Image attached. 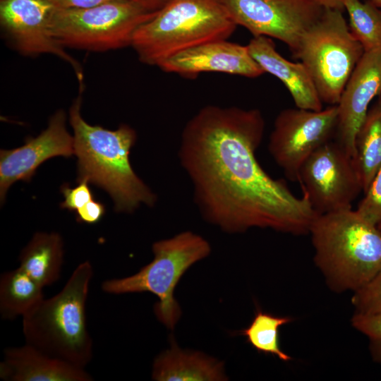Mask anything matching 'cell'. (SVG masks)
<instances>
[{"instance_id":"cell-1","label":"cell","mask_w":381,"mask_h":381,"mask_svg":"<svg viewBox=\"0 0 381 381\" xmlns=\"http://www.w3.org/2000/svg\"><path fill=\"white\" fill-rule=\"evenodd\" d=\"M265 129L259 109L238 107L206 105L187 121L178 157L194 202L205 221L227 233L258 227L308 234L318 214L257 159Z\"/></svg>"},{"instance_id":"cell-2","label":"cell","mask_w":381,"mask_h":381,"mask_svg":"<svg viewBox=\"0 0 381 381\" xmlns=\"http://www.w3.org/2000/svg\"><path fill=\"white\" fill-rule=\"evenodd\" d=\"M81 102L80 94L70 109L78 182L86 181L105 190L117 212L131 213L142 204L154 206L157 195L137 176L129 160L137 138L134 129L122 124L110 131L87 123L80 114Z\"/></svg>"},{"instance_id":"cell-3","label":"cell","mask_w":381,"mask_h":381,"mask_svg":"<svg viewBox=\"0 0 381 381\" xmlns=\"http://www.w3.org/2000/svg\"><path fill=\"white\" fill-rule=\"evenodd\" d=\"M309 233L314 261L329 286L353 292L381 270V231L352 208L318 214Z\"/></svg>"},{"instance_id":"cell-4","label":"cell","mask_w":381,"mask_h":381,"mask_svg":"<svg viewBox=\"0 0 381 381\" xmlns=\"http://www.w3.org/2000/svg\"><path fill=\"white\" fill-rule=\"evenodd\" d=\"M93 274L89 261L81 262L59 293L44 298L23 317L26 344L80 368L89 364L93 342L85 306Z\"/></svg>"},{"instance_id":"cell-5","label":"cell","mask_w":381,"mask_h":381,"mask_svg":"<svg viewBox=\"0 0 381 381\" xmlns=\"http://www.w3.org/2000/svg\"><path fill=\"white\" fill-rule=\"evenodd\" d=\"M236 27L222 0H170L138 27L131 46L141 62L159 66L183 50L227 40Z\"/></svg>"},{"instance_id":"cell-6","label":"cell","mask_w":381,"mask_h":381,"mask_svg":"<svg viewBox=\"0 0 381 381\" xmlns=\"http://www.w3.org/2000/svg\"><path fill=\"white\" fill-rule=\"evenodd\" d=\"M211 251L207 240L192 231L155 242L153 260L136 274L102 282V289L109 294L150 292L159 301L155 306L158 320L174 329L181 314L174 294L176 284L186 270L206 258Z\"/></svg>"},{"instance_id":"cell-7","label":"cell","mask_w":381,"mask_h":381,"mask_svg":"<svg viewBox=\"0 0 381 381\" xmlns=\"http://www.w3.org/2000/svg\"><path fill=\"white\" fill-rule=\"evenodd\" d=\"M157 11L143 0H112L81 9L54 8L50 30L63 47L116 49L131 46L135 30Z\"/></svg>"},{"instance_id":"cell-8","label":"cell","mask_w":381,"mask_h":381,"mask_svg":"<svg viewBox=\"0 0 381 381\" xmlns=\"http://www.w3.org/2000/svg\"><path fill=\"white\" fill-rule=\"evenodd\" d=\"M363 54L342 11L324 8L303 34L294 55L308 71L322 103L337 105Z\"/></svg>"},{"instance_id":"cell-9","label":"cell","mask_w":381,"mask_h":381,"mask_svg":"<svg viewBox=\"0 0 381 381\" xmlns=\"http://www.w3.org/2000/svg\"><path fill=\"white\" fill-rule=\"evenodd\" d=\"M297 181L318 214L351 208L353 201L363 191L354 159L332 140L304 162Z\"/></svg>"},{"instance_id":"cell-10","label":"cell","mask_w":381,"mask_h":381,"mask_svg":"<svg viewBox=\"0 0 381 381\" xmlns=\"http://www.w3.org/2000/svg\"><path fill=\"white\" fill-rule=\"evenodd\" d=\"M338 109L332 105L320 111L288 108L277 116L268 151L291 181H297L308 157L335 135Z\"/></svg>"},{"instance_id":"cell-11","label":"cell","mask_w":381,"mask_h":381,"mask_svg":"<svg viewBox=\"0 0 381 381\" xmlns=\"http://www.w3.org/2000/svg\"><path fill=\"white\" fill-rule=\"evenodd\" d=\"M231 18L253 37L277 39L295 54L324 8L310 0H222Z\"/></svg>"},{"instance_id":"cell-12","label":"cell","mask_w":381,"mask_h":381,"mask_svg":"<svg viewBox=\"0 0 381 381\" xmlns=\"http://www.w3.org/2000/svg\"><path fill=\"white\" fill-rule=\"evenodd\" d=\"M54 8L47 0H0V23L16 49L28 56L51 54L68 63L83 85V71L52 36Z\"/></svg>"},{"instance_id":"cell-13","label":"cell","mask_w":381,"mask_h":381,"mask_svg":"<svg viewBox=\"0 0 381 381\" xmlns=\"http://www.w3.org/2000/svg\"><path fill=\"white\" fill-rule=\"evenodd\" d=\"M63 110L49 119L47 128L37 137L13 150L0 152V198L4 201L10 186L18 181H29L38 167L52 157H69L74 153V140L67 131Z\"/></svg>"},{"instance_id":"cell-14","label":"cell","mask_w":381,"mask_h":381,"mask_svg":"<svg viewBox=\"0 0 381 381\" xmlns=\"http://www.w3.org/2000/svg\"><path fill=\"white\" fill-rule=\"evenodd\" d=\"M381 94V49L364 52L337 103L335 135L337 142L353 159L358 132L373 99Z\"/></svg>"},{"instance_id":"cell-15","label":"cell","mask_w":381,"mask_h":381,"mask_svg":"<svg viewBox=\"0 0 381 381\" xmlns=\"http://www.w3.org/2000/svg\"><path fill=\"white\" fill-rule=\"evenodd\" d=\"M167 73L184 78H195L201 73L217 72L246 78L265 73L250 55L248 46L218 40L183 50L158 66Z\"/></svg>"},{"instance_id":"cell-16","label":"cell","mask_w":381,"mask_h":381,"mask_svg":"<svg viewBox=\"0 0 381 381\" xmlns=\"http://www.w3.org/2000/svg\"><path fill=\"white\" fill-rule=\"evenodd\" d=\"M0 378L6 381H91L85 368L49 356L25 344L7 348L0 363Z\"/></svg>"},{"instance_id":"cell-17","label":"cell","mask_w":381,"mask_h":381,"mask_svg":"<svg viewBox=\"0 0 381 381\" xmlns=\"http://www.w3.org/2000/svg\"><path fill=\"white\" fill-rule=\"evenodd\" d=\"M247 46L250 55L264 72L275 76L285 85L297 108L311 111L322 109V102L314 82L301 62L294 63L286 59L267 37H253Z\"/></svg>"},{"instance_id":"cell-18","label":"cell","mask_w":381,"mask_h":381,"mask_svg":"<svg viewBox=\"0 0 381 381\" xmlns=\"http://www.w3.org/2000/svg\"><path fill=\"white\" fill-rule=\"evenodd\" d=\"M224 363L200 352L183 351L176 344L155 360L152 378L157 381L226 380Z\"/></svg>"},{"instance_id":"cell-19","label":"cell","mask_w":381,"mask_h":381,"mask_svg":"<svg viewBox=\"0 0 381 381\" xmlns=\"http://www.w3.org/2000/svg\"><path fill=\"white\" fill-rule=\"evenodd\" d=\"M64 244L55 232L36 233L19 256V267L44 288L60 277Z\"/></svg>"},{"instance_id":"cell-20","label":"cell","mask_w":381,"mask_h":381,"mask_svg":"<svg viewBox=\"0 0 381 381\" xmlns=\"http://www.w3.org/2000/svg\"><path fill=\"white\" fill-rule=\"evenodd\" d=\"M44 287L18 267L0 277V313L4 320L22 318L44 298Z\"/></svg>"},{"instance_id":"cell-21","label":"cell","mask_w":381,"mask_h":381,"mask_svg":"<svg viewBox=\"0 0 381 381\" xmlns=\"http://www.w3.org/2000/svg\"><path fill=\"white\" fill-rule=\"evenodd\" d=\"M354 162L365 193L381 169V99L368 110L358 132Z\"/></svg>"},{"instance_id":"cell-22","label":"cell","mask_w":381,"mask_h":381,"mask_svg":"<svg viewBox=\"0 0 381 381\" xmlns=\"http://www.w3.org/2000/svg\"><path fill=\"white\" fill-rule=\"evenodd\" d=\"M349 29L364 52L381 49V8L370 0H344Z\"/></svg>"},{"instance_id":"cell-23","label":"cell","mask_w":381,"mask_h":381,"mask_svg":"<svg viewBox=\"0 0 381 381\" xmlns=\"http://www.w3.org/2000/svg\"><path fill=\"white\" fill-rule=\"evenodd\" d=\"M291 321L289 317L274 315L258 309L250 324L239 334L245 336L248 343L258 352L289 361L291 357L284 352L279 346V329Z\"/></svg>"},{"instance_id":"cell-24","label":"cell","mask_w":381,"mask_h":381,"mask_svg":"<svg viewBox=\"0 0 381 381\" xmlns=\"http://www.w3.org/2000/svg\"><path fill=\"white\" fill-rule=\"evenodd\" d=\"M351 303L355 313L381 314V270L368 284L353 292Z\"/></svg>"},{"instance_id":"cell-25","label":"cell","mask_w":381,"mask_h":381,"mask_svg":"<svg viewBox=\"0 0 381 381\" xmlns=\"http://www.w3.org/2000/svg\"><path fill=\"white\" fill-rule=\"evenodd\" d=\"M351 325L368 338L371 356L374 361L381 364V314L355 313Z\"/></svg>"},{"instance_id":"cell-26","label":"cell","mask_w":381,"mask_h":381,"mask_svg":"<svg viewBox=\"0 0 381 381\" xmlns=\"http://www.w3.org/2000/svg\"><path fill=\"white\" fill-rule=\"evenodd\" d=\"M356 210L373 224L381 223V169Z\"/></svg>"},{"instance_id":"cell-27","label":"cell","mask_w":381,"mask_h":381,"mask_svg":"<svg viewBox=\"0 0 381 381\" xmlns=\"http://www.w3.org/2000/svg\"><path fill=\"white\" fill-rule=\"evenodd\" d=\"M61 192L64 200L61 203L62 208L69 210H78L86 203L93 200V194L89 187L88 182L83 181L75 188H70L68 185L61 187Z\"/></svg>"},{"instance_id":"cell-28","label":"cell","mask_w":381,"mask_h":381,"mask_svg":"<svg viewBox=\"0 0 381 381\" xmlns=\"http://www.w3.org/2000/svg\"><path fill=\"white\" fill-rule=\"evenodd\" d=\"M105 213V207L94 199L77 210V219L86 224L97 223Z\"/></svg>"},{"instance_id":"cell-29","label":"cell","mask_w":381,"mask_h":381,"mask_svg":"<svg viewBox=\"0 0 381 381\" xmlns=\"http://www.w3.org/2000/svg\"><path fill=\"white\" fill-rule=\"evenodd\" d=\"M56 9H81L93 7L112 0H47Z\"/></svg>"},{"instance_id":"cell-30","label":"cell","mask_w":381,"mask_h":381,"mask_svg":"<svg viewBox=\"0 0 381 381\" xmlns=\"http://www.w3.org/2000/svg\"><path fill=\"white\" fill-rule=\"evenodd\" d=\"M323 8L343 11L344 0H310Z\"/></svg>"},{"instance_id":"cell-31","label":"cell","mask_w":381,"mask_h":381,"mask_svg":"<svg viewBox=\"0 0 381 381\" xmlns=\"http://www.w3.org/2000/svg\"><path fill=\"white\" fill-rule=\"evenodd\" d=\"M152 9L158 11L167 4L170 0H143Z\"/></svg>"},{"instance_id":"cell-32","label":"cell","mask_w":381,"mask_h":381,"mask_svg":"<svg viewBox=\"0 0 381 381\" xmlns=\"http://www.w3.org/2000/svg\"><path fill=\"white\" fill-rule=\"evenodd\" d=\"M370 1H373L380 8H381V0H370Z\"/></svg>"},{"instance_id":"cell-33","label":"cell","mask_w":381,"mask_h":381,"mask_svg":"<svg viewBox=\"0 0 381 381\" xmlns=\"http://www.w3.org/2000/svg\"><path fill=\"white\" fill-rule=\"evenodd\" d=\"M377 226H378L379 229L381 231V223H380L379 224H377Z\"/></svg>"}]
</instances>
